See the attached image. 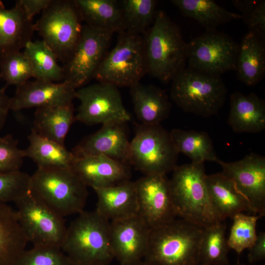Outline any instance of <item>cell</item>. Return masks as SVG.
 <instances>
[{"label": "cell", "instance_id": "obj_12", "mask_svg": "<svg viewBox=\"0 0 265 265\" xmlns=\"http://www.w3.org/2000/svg\"><path fill=\"white\" fill-rule=\"evenodd\" d=\"M80 101L75 120L88 125L112 123H126L131 115L124 106L118 87L99 82L76 90Z\"/></svg>", "mask_w": 265, "mask_h": 265}, {"label": "cell", "instance_id": "obj_42", "mask_svg": "<svg viewBox=\"0 0 265 265\" xmlns=\"http://www.w3.org/2000/svg\"><path fill=\"white\" fill-rule=\"evenodd\" d=\"M248 261L255 263L261 261L265 258V233L261 232L257 234L256 241L249 248Z\"/></svg>", "mask_w": 265, "mask_h": 265}, {"label": "cell", "instance_id": "obj_13", "mask_svg": "<svg viewBox=\"0 0 265 265\" xmlns=\"http://www.w3.org/2000/svg\"><path fill=\"white\" fill-rule=\"evenodd\" d=\"M113 34L82 25L80 37L70 60L62 67L64 80L76 90L94 78L107 52Z\"/></svg>", "mask_w": 265, "mask_h": 265}, {"label": "cell", "instance_id": "obj_11", "mask_svg": "<svg viewBox=\"0 0 265 265\" xmlns=\"http://www.w3.org/2000/svg\"><path fill=\"white\" fill-rule=\"evenodd\" d=\"M14 203L20 224L28 242L34 247L61 248L67 229L64 217L30 192Z\"/></svg>", "mask_w": 265, "mask_h": 265}, {"label": "cell", "instance_id": "obj_38", "mask_svg": "<svg viewBox=\"0 0 265 265\" xmlns=\"http://www.w3.org/2000/svg\"><path fill=\"white\" fill-rule=\"evenodd\" d=\"M30 175L21 170L0 173V203L16 202L30 192Z\"/></svg>", "mask_w": 265, "mask_h": 265}, {"label": "cell", "instance_id": "obj_14", "mask_svg": "<svg viewBox=\"0 0 265 265\" xmlns=\"http://www.w3.org/2000/svg\"><path fill=\"white\" fill-rule=\"evenodd\" d=\"M138 214L150 228L164 225L176 218L167 175H144L134 182Z\"/></svg>", "mask_w": 265, "mask_h": 265}, {"label": "cell", "instance_id": "obj_25", "mask_svg": "<svg viewBox=\"0 0 265 265\" xmlns=\"http://www.w3.org/2000/svg\"><path fill=\"white\" fill-rule=\"evenodd\" d=\"M238 80L247 86H254L265 73V40L248 31L238 45L236 68Z\"/></svg>", "mask_w": 265, "mask_h": 265}, {"label": "cell", "instance_id": "obj_2", "mask_svg": "<svg viewBox=\"0 0 265 265\" xmlns=\"http://www.w3.org/2000/svg\"><path fill=\"white\" fill-rule=\"evenodd\" d=\"M203 229L180 218L150 228L143 261L148 265H199Z\"/></svg>", "mask_w": 265, "mask_h": 265}, {"label": "cell", "instance_id": "obj_17", "mask_svg": "<svg viewBox=\"0 0 265 265\" xmlns=\"http://www.w3.org/2000/svg\"><path fill=\"white\" fill-rule=\"evenodd\" d=\"M125 124L112 123L103 125L97 132L82 139L72 149V153L77 157L102 155L130 165V142Z\"/></svg>", "mask_w": 265, "mask_h": 265}, {"label": "cell", "instance_id": "obj_5", "mask_svg": "<svg viewBox=\"0 0 265 265\" xmlns=\"http://www.w3.org/2000/svg\"><path fill=\"white\" fill-rule=\"evenodd\" d=\"M30 193L63 217L84 211L87 186L71 168H39L30 175Z\"/></svg>", "mask_w": 265, "mask_h": 265}, {"label": "cell", "instance_id": "obj_39", "mask_svg": "<svg viewBox=\"0 0 265 265\" xmlns=\"http://www.w3.org/2000/svg\"><path fill=\"white\" fill-rule=\"evenodd\" d=\"M234 6L240 11V14L248 27L249 31L265 40V1L263 0H232Z\"/></svg>", "mask_w": 265, "mask_h": 265}, {"label": "cell", "instance_id": "obj_19", "mask_svg": "<svg viewBox=\"0 0 265 265\" xmlns=\"http://www.w3.org/2000/svg\"><path fill=\"white\" fill-rule=\"evenodd\" d=\"M130 165L102 155L76 157L71 168L83 183L93 189L130 180Z\"/></svg>", "mask_w": 265, "mask_h": 265}, {"label": "cell", "instance_id": "obj_29", "mask_svg": "<svg viewBox=\"0 0 265 265\" xmlns=\"http://www.w3.org/2000/svg\"><path fill=\"white\" fill-rule=\"evenodd\" d=\"M27 138L29 146L25 150L26 157L31 159L37 167H72L76 156L65 146L40 135L32 129Z\"/></svg>", "mask_w": 265, "mask_h": 265}, {"label": "cell", "instance_id": "obj_46", "mask_svg": "<svg viewBox=\"0 0 265 265\" xmlns=\"http://www.w3.org/2000/svg\"><path fill=\"white\" fill-rule=\"evenodd\" d=\"M236 265H246L244 264H240L239 262H238Z\"/></svg>", "mask_w": 265, "mask_h": 265}, {"label": "cell", "instance_id": "obj_15", "mask_svg": "<svg viewBox=\"0 0 265 265\" xmlns=\"http://www.w3.org/2000/svg\"><path fill=\"white\" fill-rule=\"evenodd\" d=\"M215 162L221 166V173L248 200L254 214L265 216V157L252 153L236 161L225 162L218 158Z\"/></svg>", "mask_w": 265, "mask_h": 265}, {"label": "cell", "instance_id": "obj_16", "mask_svg": "<svg viewBox=\"0 0 265 265\" xmlns=\"http://www.w3.org/2000/svg\"><path fill=\"white\" fill-rule=\"evenodd\" d=\"M149 231L138 214L110 222L111 246L114 258L120 265L143 260Z\"/></svg>", "mask_w": 265, "mask_h": 265}, {"label": "cell", "instance_id": "obj_7", "mask_svg": "<svg viewBox=\"0 0 265 265\" xmlns=\"http://www.w3.org/2000/svg\"><path fill=\"white\" fill-rule=\"evenodd\" d=\"M147 73L143 36L125 31L118 34L115 46L104 57L94 79L118 88H131Z\"/></svg>", "mask_w": 265, "mask_h": 265}, {"label": "cell", "instance_id": "obj_26", "mask_svg": "<svg viewBox=\"0 0 265 265\" xmlns=\"http://www.w3.org/2000/svg\"><path fill=\"white\" fill-rule=\"evenodd\" d=\"M82 22L102 31L124 32L120 2L116 0H74Z\"/></svg>", "mask_w": 265, "mask_h": 265}, {"label": "cell", "instance_id": "obj_32", "mask_svg": "<svg viewBox=\"0 0 265 265\" xmlns=\"http://www.w3.org/2000/svg\"><path fill=\"white\" fill-rule=\"evenodd\" d=\"M23 52L30 61L32 78L53 82L63 81V67L58 63L55 53L43 40H31L26 44Z\"/></svg>", "mask_w": 265, "mask_h": 265}, {"label": "cell", "instance_id": "obj_1", "mask_svg": "<svg viewBox=\"0 0 265 265\" xmlns=\"http://www.w3.org/2000/svg\"><path fill=\"white\" fill-rule=\"evenodd\" d=\"M148 73L169 82L186 68L187 43L179 26L163 10H157L153 25L143 35Z\"/></svg>", "mask_w": 265, "mask_h": 265}, {"label": "cell", "instance_id": "obj_41", "mask_svg": "<svg viewBox=\"0 0 265 265\" xmlns=\"http://www.w3.org/2000/svg\"><path fill=\"white\" fill-rule=\"evenodd\" d=\"M26 17L32 20L33 17L43 11L51 3L52 0H18Z\"/></svg>", "mask_w": 265, "mask_h": 265}, {"label": "cell", "instance_id": "obj_22", "mask_svg": "<svg viewBox=\"0 0 265 265\" xmlns=\"http://www.w3.org/2000/svg\"><path fill=\"white\" fill-rule=\"evenodd\" d=\"M230 106L227 122L234 132L256 133L265 129V101L254 93L234 92Z\"/></svg>", "mask_w": 265, "mask_h": 265}, {"label": "cell", "instance_id": "obj_45", "mask_svg": "<svg viewBox=\"0 0 265 265\" xmlns=\"http://www.w3.org/2000/svg\"><path fill=\"white\" fill-rule=\"evenodd\" d=\"M73 265H98V264L76 265V264H74Z\"/></svg>", "mask_w": 265, "mask_h": 265}, {"label": "cell", "instance_id": "obj_10", "mask_svg": "<svg viewBox=\"0 0 265 265\" xmlns=\"http://www.w3.org/2000/svg\"><path fill=\"white\" fill-rule=\"evenodd\" d=\"M238 44L215 29L207 30L187 43L188 68L212 76L236 70Z\"/></svg>", "mask_w": 265, "mask_h": 265}, {"label": "cell", "instance_id": "obj_23", "mask_svg": "<svg viewBox=\"0 0 265 265\" xmlns=\"http://www.w3.org/2000/svg\"><path fill=\"white\" fill-rule=\"evenodd\" d=\"M130 88L134 113L141 124H160L169 117L171 103L165 90L140 82Z\"/></svg>", "mask_w": 265, "mask_h": 265}, {"label": "cell", "instance_id": "obj_36", "mask_svg": "<svg viewBox=\"0 0 265 265\" xmlns=\"http://www.w3.org/2000/svg\"><path fill=\"white\" fill-rule=\"evenodd\" d=\"M32 77L30 61L23 52L0 55V78L6 81V89L9 85L17 87Z\"/></svg>", "mask_w": 265, "mask_h": 265}, {"label": "cell", "instance_id": "obj_43", "mask_svg": "<svg viewBox=\"0 0 265 265\" xmlns=\"http://www.w3.org/2000/svg\"><path fill=\"white\" fill-rule=\"evenodd\" d=\"M6 88L0 89V132L2 129L10 110L11 98L5 93Z\"/></svg>", "mask_w": 265, "mask_h": 265}, {"label": "cell", "instance_id": "obj_20", "mask_svg": "<svg viewBox=\"0 0 265 265\" xmlns=\"http://www.w3.org/2000/svg\"><path fill=\"white\" fill-rule=\"evenodd\" d=\"M93 189L98 198L96 210L110 222L138 214L134 182L128 180L110 186Z\"/></svg>", "mask_w": 265, "mask_h": 265}, {"label": "cell", "instance_id": "obj_44", "mask_svg": "<svg viewBox=\"0 0 265 265\" xmlns=\"http://www.w3.org/2000/svg\"><path fill=\"white\" fill-rule=\"evenodd\" d=\"M148 265L146 263H145L143 260L127 264H123V265Z\"/></svg>", "mask_w": 265, "mask_h": 265}, {"label": "cell", "instance_id": "obj_28", "mask_svg": "<svg viewBox=\"0 0 265 265\" xmlns=\"http://www.w3.org/2000/svg\"><path fill=\"white\" fill-rule=\"evenodd\" d=\"M73 104L36 108L34 130L40 135L65 146L66 136L75 120Z\"/></svg>", "mask_w": 265, "mask_h": 265}, {"label": "cell", "instance_id": "obj_8", "mask_svg": "<svg viewBox=\"0 0 265 265\" xmlns=\"http://www.w3.org/2000/svg\"><path fill=\"white\" fill-rule=\"evenodd\" d=\"M82 22L74 0H52L34 25L35 31L64 64L78 45Z\"/></svg>", "mask_w": 265, "mask_h": 265}, {"label": "cell", "instance_id": "obj_34", "mask_svg": "<svg viewBox=\"0 0 265 265\" xmlns=\"http://www.w3.org/2000/svg\"><path fill=\"white\" fill-rule=\"evenodd\" d=\"M158 2L156 0L120 1L124 32L143 36L154 22Z\"/></svg>", "mask_w": 265, "mask_h": 265}, {"label": "cell", "instance_id": "obj_4", "mask_svg": "<svg viewBox=\"0 0 265 265\" xmlns=\"http://www.w3.org/2000/svg\"><path fill=\"white\" fill-rule=\"evenodd\" d=\"M109 227L96 210H84L67 227L61 249L74 264L108 265L114 259Z\"/></svg>", "mask_w": 265, "mask_h": 265}, {"label": "cell", "instance_id": "obj_37", "mask_svg": "<svg viewBox=\"0 0 265 265\" xmlns=\"http://www.w3.org/2000/svg\"><path fill=\"white\" fill-rule=\"evenodd\" d=\"M60 248L34 247L25 250L14 265H73Z\"/></svg>", "mask_w": 265, "mask_h": 265}, {"label": "cell", "instance_id": "obj_40", "mask_svg": "<svg viewBox=\"0 0 265 265\" xmlns=\"http://www.w3.org/2000/svg\"><path fill=\"white\" fill-rule=\"evenodd\" d=\"M25 157V150L19 148L18 141L12 135L0 136V173L20 170Z\"/></svg>", "mask_w": 265, "mask_h": 265}, {"label": "cell", "instance_id": "obj_30", "mask_svg": "<svg viewBox=\"0 0 265 265\" xmlns=\"http://www.w3.org/2000/svg\"><path fill=\"white\" fill-rule=\"evenodd\" d=\"M171 2L185 17L192 18L206 30L241 19L240 14L231 12L212 0H172Z\"/></svg>", "mask_w": 265, "mask_h": 265}, {"label": "cell", "instance_id": "obj_33", "mask_svg": "<svg viewBox=\"0 0 265 265\" xmlns=\"http://www.w3.org/2000/svg\"><path fill=\"white\" fill-rule=\"evenodd\" d=\"M226 230L223 221L204 228L199 245V265H229L230 248Z\"/></svg>", "mask_w": 265, "mask_h": 265}, {"label": "cell", "instance_id": "obj_18", "mask_svg": "<svg viewBox=\"0 0 265 265\" xmlns=\"http://www.w3.org/2000/svg\"><path fill=\"white\" fill-rule=\"evenodd\" d=\"M76 89L68 82L28 80L16 87L11 98L10 110L52 107L73 103Z\"/></svg>", "mask_w": 265, "mask_h": 265}, {"label": "cell", "instance_id": "obj_21", "mask_svg": "<svg viewBox=\"0 0 265 265\" xmlns=\"http://www.w3.org/2000/svg\"><path fill=\"white\" fill-rule=\"evenodd\" d=\"M34 25L17 0L11 9L0 0V55L20 52L31 41Z\"/></svg>", "mask_w": 265, "mask_h": 265}, {"label": "cell", "instance_id": "obj_9", "mask_svg": "<svg viewBox=\"0 0 265 265\" xmlns=\"http://www.w3.org/2000/svg\"><path fill=\"white\" fill-rule=\"evenodd\" d=\"M131 165L144 175L165 174L177 166L179 153L160 124H140L130 142Z\"/></svg>", "mask_w": 265, "mask_h": 265}, {"label": "cell", "instance_id": "obj_6", "mask_svg": "<svg viewBox=\"0 0 265 265\" xmlns=\"http://www.w3.org/2000/svg\"><path fill=\"white\" fill-rule=\"evenodd\" d=\"M171 81L170 97L186 112L209 117L216 114L224 105L227 88L220 77L187 68Z\"/></svg>", "mask_w": 265, "mask_h": 265}, {"label": "cell", "instance_id": "obj_3", "mask_svg": "<svg viewBox=\"0 0 265 265\" xmlns=\"http://www.w3.org/2000/svg\"><path fill=\"white\" fill-rule=\"evenodd\" d=\"M204 163L177 166L170 181L171 197L177 217L205 227L223 221L209 197Z\"/></svg>", "mask_w": 265, "mask_h": 265}, {"label": "cell", "instance_id": "obj_35", "mask_svg": "<svg viewBox=\"0 0 265 265\" xmlns=\"http://www.w3.org/2000/svg\"><path fill=\"white\" fill-rule=\"evenodd\" d=\"M261 217L258 215H249L238 213L232 219L233 221L228 238V244L239 255L249 248L257 239L256 225Z\"/></svg>", "mask_w": 265, "mask_h": 265}, {"label": "cell", "instance_id": "obj_24", "mask_svg": "<svg viewBox=\"0 0 265 265\" xmlns=\"http://www.w3.org/2000/svg\"><path fill=\"white\" fill-rule=\"evenodd\" d=\"M206 182L211 201L223 221L244 211L254 214L248 200L221 172L207 175Z\"/></svg>", "mask_w": 265, "mask_h": 265}, {"label": "cell", "instance_id": "obj_31", "mask_svg": "<svg viewBox=\"0 0 265 265\" xmlns=\"http://www.w3.org/2000/svg\"><path fill=\"white\" fill-rule=\"evenodd\" d=\"M170 134L179 154L186 155L191 162H215L218 159L213 142L205 132L175 129L170 132Z\"/></svg>", "mask_w": 265, "mask_h": 265}, {"label": "cell", "instance_id": "obj_27", "mask_svg": "<svg viewBox=\"0 0 265 265\" xmlns=\"http://www.w3.org/2000/svg\"><path fill=\"white\" fill-rule=\"evenodd\" d=\"M28 242L16 211L0 203V265H14Z\"/></svg>", "mask_w": 265, "mask_h": 265}]
</instances>
